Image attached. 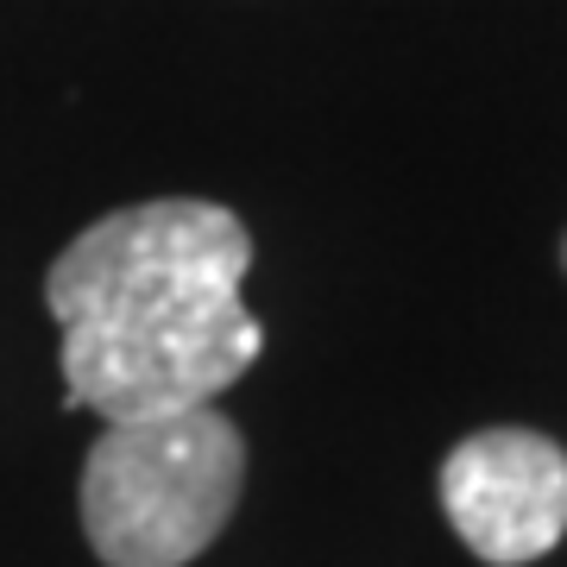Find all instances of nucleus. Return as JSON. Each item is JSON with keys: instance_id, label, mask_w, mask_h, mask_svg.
<instances>
[{"instance_id": "obj_4", "label": "nucleus", "mask_w": 567, "mask_h": 567, "mask_svg": "<svg viewBox=\"0 0 567 567\" xmlns=\"http://www.w3.org/2000/svg\"><path fill=\"white\" fill-rule=\"evenodd\" d=\"M561 265H567V240H561Z\"/></svg>"}, {"instance_id": "obj_3", "label": "nucleus", "mask_w": 567, "mask_h": 567, "mask_svg": "<svg viewBox=\"0 0 567 567\" xmlns=\"http://www.w3.org/2000/svg\"><path fill=\"white\" fill-rule=\"evenodd\" d=\"M442 511L480 561H543L567 536V447L536 429L466 435L442 461Z\"/></svg>"}, {"instance_id": "obj_1", "label": "nucleus", "mask_w": 567, "mask_h": 567, "mask_svg": "<svg viewBox=\"0 0 567 567\" xmlns=\"http://www.w3.org/2000/svg\"><path fill=\"white\" fill-rule=\"evenodd\" d=\"M252 234L234 208L164 196L82 227L44 278L70 404L140 423L215 404L265 353L246 309Z\"/></svg>"}, {"instance_id": "obj_2", "label": "nucleus", "mask_w": 567, "mask_h": 567, "mask_svg": "<svg viewBox=\"0 0 567 567\" xmlns=\"http://www.w3.org/2000/svg\"><path fill=\"white\" fill-rule=\"evenodd\" d=\"M246 486V435L215 404L107 423L82 461V529L107 567H189Z\"/></svg>"}]
</instances>
